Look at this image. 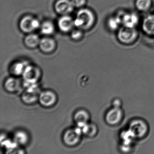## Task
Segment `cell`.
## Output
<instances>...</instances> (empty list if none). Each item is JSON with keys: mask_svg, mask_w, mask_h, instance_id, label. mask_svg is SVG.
Wrapping results in <instances>:
<instances>
[{"mask_svg": "<svg viewBox=\"0 0 154 154\" xmlns=\"http://www.w3.org/2000/svg\"><path fill=\"white\" fill-rule=\"evenodd\" d=\"M41 71L39 67L32 65L26 66L22 74L23 80L27 85L37 84L41 77Z\"/></svg>", "mask_w": 154, "mask_h": 154, "instance_id": "cell-4", "label": "cell"}, {"mask_svg": "<svg viewBox=\"0 0 154 154\" xmlns=\"http://www.w3.org/2000/svg\"><path fill=\"white\" fill-rule=\"evenodd\" d=\"M82 35V31L80 30H74L72 31L71 33V37L72 38L75 40L80 39Z\"/></svg>", "mask_w": 154, "mask_h": 154, "instance_id": "cell-25", "label": "cell"}, {"mask_svg": "<svg viewBox=\"0 0 154 154\" xmlns=\"http://www.w3.org/2000/svg\"><path fill=\"white\" fill-rule=\"evenodd\" d=\"M128 128L132 131L137 140L145 138L149 133L148 123L141 118H134L131 120Z\"/></svg>", "mask_w": 154, "mask_h": 154, "instance_id": "cell-2", "label": "cell"}, {"mask_svg": "<svg viewBox=\"0 0 154 154\" xmlns=\"http://www.w3.org/2000/svg\"><path fill=\"white\" fill-rule=\"evenodd\" d=\"M121 17L122 24L126 27L136 28L139 21L138 16L133 12L122 13Z\"/></svg>", "mask_w": 154, "mask_h": 154, "instance_id": "cell-12", "label": "cell"}, {"mask_svg": "<svg viewBox=\"0 0 154 154\" xmlns=\"http://www.w3.org/2000/svg\"><path fill=\"white\" fill-rule=\"evenodd\" d=\"M121 24H122L121 13L109 18L107 21L108 27L112 31L119 29Z\"/></svg>", "mask_w": 154, "mask_h": 154, "instance_id": "cell-20", "label": "cell"}, {"mask_svg": "<svg viewBox=\"0 0 154 154\" xmlns=\"http://www.w3.org/2000/svg\"><path fill=\"white\" fill-rule=\"evenodd\" d=\"M124 118V111L122 108L112 107L106 112L104 119L109 126L115 127L120 125Z\"/></svg>", "mask_w": 154, "mask_h": 154, "instance_id": "cell-3", "label": "cell"}, {"mask_svg": "<svg viewBox=\"0 0 154 154\" xmlns=\"http://www.w3.org/2000/svg\"><path fill=\"white\" fill-rule=\"evenodd\" d=\"M38 101L43 107L49 108L56 104L57 101V96L54 91L46 90L40 92Z\"/></svg>", "mask_w": 154, "mask_h": 154, "instance_id": "cell-9", "label": "cell"}, {"mask_svg": "<svg viewBox=\"0 0 154 154\" xmlns=\"http://www.w3.org/2000/svg\"><path fill=\"white\" fill-rule=\"evenodd\" d=\"M40 92L37 84L28 85L23 92L21 99L26 104H34L38 100Z\"/></svg>", "mask_w": 154, "mask_h": 154, "instance_id": "cell-7", "label": "cell"}, {"mask_svg": "<svg viewBox=\"0 0 154 154\" xmlns=\"http://www.w3.org/2000/svg\"><path fill=\"white\" fill-rule=\"evenodd\" d=\"M81 128L83 134L89 137H94L98 134V127L93 122H88Z\"/></svg>", "mask_w": 154, "mask_h": 154, "instance_id": "cell-19", "label": "cell"}, {"mask_svg": "<svg viewBox=\"0 0 154 154\" xmlns=\"http://www.w3.org/2000/svg\"><path fill=\"white\" fill-rule=\"evenodd\" d=\"M152 3V0H136L135 5L138 10L145 12L149 10Z\"/></svg>", "mask_w": 154, "mask_h": 154, "instance_id": "cell-23", "label": "cell"}, {"mask_svg": "<svg viewBox=\"0 0 154 154\" xmlns=\"http://www.w3.org/2000/svg\"><path fill=\"white\" fill-rule=\"evenodd\" d=\"M14 140L17 144L20 146H25L29 141V136L25 131L19 130L14 134Z\"/></svg>", "mask_w": 154, "mask_h": 154, "instance_id": "cell-17", "label": "cell"}, {"mask_svg": "<svg viewBox=\"0 0 154 154\" xmlns=\"http://www.w3.org/2000/svg\"><path fill=\"white\" fill-rule=\"evenodd\" d=\"M58 26L62 32H69L74 26V20L68 15H64L58 20Z\"/></svg>", "mask_w": 154, "mask_h": 154, "instance_id": "cell-15", "label": "cell"}, {"mask_svg": "<svg viewBox=\"0 0 154 154\" xmlns=\"http://www.w3.org/2000/svg\"><path fill=\"white\" fill-rule=\"evenodd\" d=\"M26 66L22 62H17L11 65L10 72L13 76H17L22 75Z\"/></svg>", "mask_w": 154, "mask_h": 154, "instance_id": "cell-22", "label": "cell"}, {"mask_svg": "<svg viewBox=\"0 0 154 154\" xmlns=\"http://www.w3.org/2000/svg\"><path fill=\"white\" fill-rule=\"evenodd\" d=\"M138 32L136 28L123 26L119 29L118 38L120 43L124 45L133 44L137 39Z\"/></svg>", "mask_w": 154, "mask_h": 154, "instance_id": "cell-5", "label": "cell"}, {"mask_svg": "<svg viewBox=\"0 0 154 154\" xmlns=\"http://www.w3.org/2000/svg\"><path fill=\"white\" fill-rule=\"evenodd\" d=\"M142 29L149 36H154V14L146 17L142 21Z\"/></svg>", "mask_w": 154, "mask_h": 154, "instance_id": "cell-14", "label": "cell"}, {"mask_svg": "<svg viewBox=\"0 0 154 154\" xmlns=\"http://www.w3.org/2000/svg\"><path fill=\"white\" fill-rule=\"evenodd\" d=\"M112 107L116 108H122V102L119 98H116L112 100Z\"/></svg>", "mask_w": 154, "mask_h": 154, "instance_id": "cell-26", "label": "cell"}, {"mask_svg": "<svg viewBox=\"0 0 154 154\" xmlns=\"http://www.w3.org/2000/svg\"><path fill=\"white\" fill-rule=\"evenodd\" d=\"M120 138L122 144L126 146H132L134 140H137L132 131L128 128L122 131L120 134Z\"/></svg>", "mask_w": 154, "mask_h": 154, "instance_id": "cell-18", "label": "cell"}, {"mask_svg": "<svg viewBox=\"0 0 154 154\" xmlns=\"http://www.w3.org/2000/svg\"><path fill=\"white\" fill-rule=\"evenodd\" d=\"M39 45L42 52L49 54L54 51L56 44L54 40L52 38H45L40 40Z\"/></svg>", "mask_w": 154, "mask_h": 154, "instance_id": "cell-16", "label": "cell"}, {"mask_svg": "<svg viewBox=\"0 0 154 154\" xmlns=\"http://www.w3.org/2000/svg\"><path fill=\"white\" fill-rule=\"evenodd\" d=\"M4 86L5 90L8 92H17L22 87V81L17 76H11L5 81Z\"/></svg>", "mask_w": 154, "mask_h": 154, "instance_id": "cell-10", "label": "cell"}, {"mask_svg": "<svg viewBox=\"0 0 154 154\" xmlns=\"http://www.w3.org/2000/svg\"><path fill=\"white\" fill-rule=\"evenodd\" d=\"M41 33L45 35H52L54 31V24L50 21L44 22L40 26Z\"/></svg>", "mask_w": 154, "mask_h": 154, "instance_id": "cell-24", "label": "cell"}, {"mask_svg": "<svg viewBox=\"0 0 154 154\" xmlns=\"http://www.w3.org/2000/svg\"><path fill=\"white\" fill-rule=\"evenodd\" d=\"M93 12L88 9H82L79 11L76 18L74 20V26L82 29L91 28L95 22Z\"/></svg>", "mask_w": 154, "mask_h": 154, "instance_id": "cell-1", "label": "cell"}, {"mask_svg": "<svg viewBox=\"0 0 154 154\" xmlns=\"http://www.w3.org/2000/svg\"><path fill=\"white\" fill-rule=\"evenodd\" d=\"M74 7L70 0H58L55 4V9L58 14L67 15L73 10Z\"/></svg>", "mask_w": 154, "mask_h": 154, "instance_id": "cell-11", "label": "cell"}, {"mask_svg": "<svg viewBox=\"0 0 154 154\" xmlns=\"http://www.w3.org/2000/svg\"><path fill=\"white\" fill-rule=\"evenodd\" d=\"M40 39L39 37L35 34H29L25 38V44L29 48H35L39 45Z\"/></svg>", "mask_w": 154, "mask_h": 154, "instance_id": "cell-21", "label": "cell"}, {"mask_svg": "<svg viewBox=\"0 0 154 154\" xmlns=\"http://www.w3.org/2000/svg\"><path fill=\"white\" fill-rule=\"evenodd\" d=\"M90 113L86 110L81 109L75 112L74 115V120L78 127L82 128L89 122L90 120Z\"/></svg>", "mask_w": 154, "mask_h": 154, "instance_id": "cell-13", "label": "cell"}, {"mask_svg": "<svg viewBox=\"0 0 154 154\" xmlns=\"http://www.w3.org/2000/svg\"><path fill=\"white\" fill-rule=\"evenodd\" d=\"M82 134V128L80 127L68 129L63 133V141L66 146H74L79 144Z\"/></svg>", "mask_w": 154, "mask_h": 154, "instance_id": "cell-6", "label": "cell"}, {"mask_svg": "<svg viewBox=\"0 0 154 154\" xmlns=\"http://www.w3.org/2000/svg\"><path fill=\"white\" fill-rule=\"evenodd\" d=\"M74 7L79 8L85 4L86 0H71Z\"/></svg>", "mask_w": 154, "mask_h": 154, "instance_id": "cell-27", "label": "cell"}, {"mask_svg": "<svg viewBox=\"0 0 154 154\" xmlns=\"http://www.w3.org/2000/svg\"><path fill=\"white\" fill-rule=\"evenodd\" d=\"M41 26L38 20L31 16L24 17L20 22V27L23 32L26 33H31Z\"/></svg>", "mask_w": 154, "mask_h": 154, "instance_id": "cell-8", "label": "cell"}]
</instances>
